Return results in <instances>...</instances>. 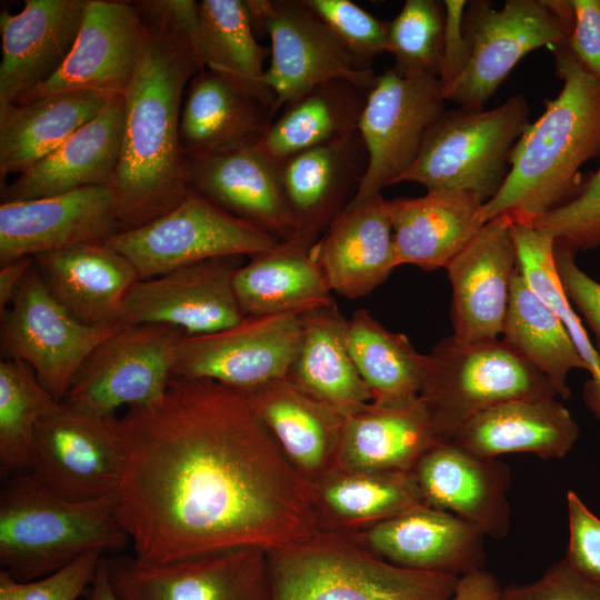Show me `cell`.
<instances>
[{
    "label": "cell",
    "instance_id": "cell-1",
    "mask_svg": "<svg viewBox=\"0 0 600 600\" xmlns=\"http://www.w3.org/2000/svg\"><path fill=\"white\" fill-rule=\"evenodd\" d=\"M118 430L116 511L140 560L268 551L319 531L312 484L240 389L173 377L160 398L118 417Z\"/></svg>",
    "mask_w": 600,
    "mask_h": 600
},
{
    "label": "cell",
    "instance_id": "cell-2",
    "mask_svg": "<svg viewBox=\"0 0 600 600\" xmlns=\"http://www.w3.org/2000/svg\"><path fill=\"white\" fill-rule=\"evenodd\" d=\"M143 19L144 39L122 96L121 149L109 184L121 231L163 216L189 191L180 116L187 87L202 71L181 36Z\"/></svg>",
    "mask_w": 600,
    "mask_h": 600
},
{
    "label": "cell",
    "instance_id": "cell-3",
    "mask_svg": "<svg viewBox=\"0 0 600 600\" xmlns=\"http://www.w3.org/2000/svg\"><path fill=\"white\" fill-rule=\"evenodd\" d=\"M552 51L562 88L513 146L501 188L482 206L484 223L530 221L567 203L582 187L581 167L600 156V82L567 44Z\"/></svg>",
    "mask_w": 600,
    "mask_h": 600
},
{
    "label": "cell",
    "instance_id": "cell-4",
    "mask_svg": "<svg viewBox=\"0 0 600 600\" xmlns=\"http://www.w3.org/2000/svg\"><path fill=\"white\" fill-rule=\"evenodd\" d=\"M129 544L116 494L69 500L30 472L11 477L1 490L0 563L18 580L43 578L88 552L119 554Z\"/></svg>",
    "mask_w": 600,
    "mask_h": 600
},
{
    "label": "cell",
    "instance_id": "cell-5",
    "mask_svg": "<svg viewBox=\"0 0 600 600\" xmlns=\"http://www.w3.org/2000/svg\"><path fill=\"white\" fill-rule=\"evenodd\" d=\"M272 600H449L459 577L392 564L349 533L267 551Z\"/></svg>",
    "mask_w": 600,
    "mask_h": 600
},
{
    "label": "cell",
    "instance_id": "cell-6",
    "mask_svg": "<svg viewBox=\"0 0 600 600\" xmlns=\"http://www.w3.org/2000/svg\"><path fill=\"white\" fill-rule=\"evenodd\" d=\"M557 398L546 377L503 339L451 336L426 354L419 392L438 442H451L480 412L517 399Z\"/></svg>",
    "mask_w": 600,
    "mask_h": 600
},
{
    "label": "cell",
    "instance_id": "cell-7",
    "mask_svg": "<svg viewBox=\"0 0 600 600\" xmlns=\"http://www.w3.org/2000/svg\"><path fill=\"white\" fill-rule=\"evenodd\" d=\"M528 124L522 94L489 110H444L396 183L414 182L427 191H466L486 203L501 188L511 150Z\"/></svg>",
    "mask_w": 600,
    "mask_h": 600
},
{
    "label": "cell",
    "instance_id": "cell-8",
    "mask_svg": "<svg viewBox=\"0 0 600 600\" xmlns=\"http://www.w3.org/2000/svg\"><path fill=\"white\" fill-rule=\"evenodd\" d=\"M572 26L570 0H508L501 9L488 1L468 3L470 57L444 101L482 110L523 57L542 47L567 44Z\"/></svg>",
    "mask_w": 600,
    "mask_h": 600
},
{
    "label": "cell",
    "instance_id": "cell-9",
    "mask_svg": "<svg viewBox=\"0 0 600 600\" xmlns=\"http://www.w3.org/2000/svg\"><path fill=\"white\" fill-rule=\"evenodd\" d=\"M104 241L146 280L209 259L252 257L281 240L189 190L169 212Z\"/></svg>",
    "mask_w": 600,
    "mask_h": 600
},
{
    "label": "cell",
    "instance_id": "cell-10",
    "mask_svg": "<svg viewBox=\"0 0 600 600\" xmlns=\"http://www.w3.org/2000/svg\"><path fill=\"white\" fill-rule=\"evenodd\" d=\"M253 27L270 39L264 84L272 113L317 84L346 80L370 90L378 74L357 60L303 1H244Z\"/></svg>",
    "mask_w": 600,
    "mask_h": 600
},
{
    "label": "cell",
    "instance_id": "cell-11",
    "mask_svg": "<svg viewBox=\"0 0 600 600\" xmlns=\"http://www.w3.org/2000/svg\"><path fill=\"white\" fill-rule=\"evenodd\" d=\"M438 76L378 74L369 90L358 132L367 164L348 206L359 204L394 184L414 162L429 129L444 112Z\"/></svg>",
    "mask_w": 600,
    "mask_h": 600
},
{
    "label": "cell",
    "instance_id": "cell-12",
    "mask_svg": "<svg viewBox=\"0 0 600 600\" xmlns=\"http://www.w3.org/2000/svg\"><path fill=\"white\" fill-rule=\"evenodd\" d=\"M186 333L159 323L127 324L87 357L62 400L98 416L160 398L171 379L178 344Z\"/></svg>",
    "mask_w": 600,
    "mask_h": 600
},
{
    "label": "cell",
    "instance_id": "cell-13",
    "mask_svg": "<svg viewBox=\"0 0 600 600\" xmlns=\"http://www.w3.org/2000/svg\"><path fill=\"white\" fill-rule=\"evenodd\" d=\"M123 326H90L77 320L49 292L33 262L1 316V352L4 359L27 363L41 384L62 401L90 352Z\"/></svg>",
    "mask_w": 600,
    "mask_h": 600
},
{
    "label": "cell",
    "instance_id": "cell-14",
    "mask_svg": "<svg viewBox=\"0 0 600 600\" xmlns=\"http://www.w3.org/2000/svg\"><path fill=\"white\" fill-rule=\"evenodd\" d=\"M117 416H98L63 401L39 421L30 473L73 501L114 496L123 473Z\"/></svg>",
    "mask_w": 600,
    "mask_h": 600
},
{
    "label": "cell",
    "instance_id": "cell-15",
    "mask_svg": "<svg viewBox=\"0 0 600 600\" xmlns=\"http://www.w3.org/2000/svg\"><path fill=\"white\" fill-rule=\"evenodd\" d=\"M119 600H272L267 551L237 548L151 563L134 554L104 557Z\"/></svg>",
    "mask_w": 600,
    "mask_h": 600
},
{
    "label": "cell",
    "instance_id": "cell-16",
    "mask_svg": "<svg viewBox=\"0 0 600 600\" xmlns=\"http://www.w3.org/2000/svg\"><path fill=\"white\" fill-rule=\"evenodd\" d=\"M301 334V314L246 316L216 332L184 334L173 377L213 380L240 390L286 378Z\"/></svg>",
    "mask_w": 600,
    "mask_h": 600
},
{
    "label": "cell",
    "instance_id": "cell-17",
    "mask_svg": "<svg viewBox=\"0 0 600 600\" xmlns=\"http://www.w3.org/2000/svg\"><path fill=\"white\" fill-rule=\"evenodd\" d=\"M240 261L241 257L214 258L138 280L126 298L120 322L167 324L189 336L240 322L246 316L233 287Z\"/></svg>",
    "mask_w": 600,
    "mask_h": 600
},
{
    "label": "cell",
    "instance_id": "cell-18",
    "mask_svg": "<svg viewBox=\"0 0 600 600\" xmlns=\"http://www.w3.org/2000/svg\"><path fill=\"white\" fill-rule=\"evenodd\" d=\"M512 219L487 221L447 266L452 290L451 337L461 343L499 339L518 272Z\"/></svg>",
    "mask_w": 600,
    "mask_h": 600
},
{
    "label": "cell",
    "instance_id": "cell-19",
    "mask_svg": "<svg viewBox=\"0 0 600 600\" xmlns=\"http://www.w3.org/2000/svg\"><path fill=\"white\" fill-rule=\"evenodd\" d=\"M144 33L146 21L133 2L87 0L69 57L49 80L21 100L68 91L123 96L134 73Z\"/></svg>",
    "mask_w": 600,
    "mask_h": 600
},
{
    "label": "cell",
    "instance_id": "cell-20",
    "mask_svg": "<svg viewBox=\"0 0 600 600\" xmlns=\"http://www.w3.org/2000/svg\"><path fill=\"white\" fill-rule=\"evenodd\" d=\"M107 186L0 204V263L104 241L120 232Z\"/></svg>",
    "mask_w": 600,
    "mask_h": 600
},
{
    "label": "cell",
    "instance_id": "cell-21",
    "mask_svg": "<svg viewBox=\"0 0 600 600\" xmlns=\"http://www.w3.org/2000/svg\"><path fill=\"white\" fill-rule=\"evenodd\" d=\"M412 473L426 506L451 512L484 536L501 538L510 524L509 468L454 442H437Z\"/></svg>",
    "mask_w": 600,
    "mask_h": 600
},
{
    "label": "cell",
    "instance_id": "cell-22",
    "mask_svg": "<svg viewBox=\"0 0 600 600\" xmlns=\"http://www.w3.org/2000/svg\"><path fill=\"white\" fill-rule=\"evenodd\" d=\"M86 4L87 0H26L20 12H1L0 109L31 93L62 67Z\"/></svg>",
    "mask_w": 600,
    "mask_h": 600
},
{
    "label": "cell",
    "instance_id": "cell-23",
    "mask_svg": "<svg viewBox=\"0 0 600 600\" xmlns=\"http://www.w3.org/2000/svg\"><path fill=\"white\" fill-rule=\"evenodd\" d=\"M351 536L381 559L411 570L461 577L484 562V534L477 527L426 504Z\"/></svg>",
    "mask_w": 600,
    "mask_h": 600
},
{
    "label": "cell",
    "instance_id": "cell-24",
    "mask_svg": "<svg viewBox=\"0 0 600 600\" xmlns=\"http://www.w3.org/2000/svg\"><path fill=\"white\" fill-rule=\"evenodd\" d=\"M367 153L359 132L297 153L278 164L290 209L292 241L312 247L353 198ZM291 241V240H290Z\"/></svg>",
    "mask_w": 600,
    "mask_h": 600
},
{
    "label": "cell",
    "instance_id": "cell-25",
    "mask_svg": "<svg viewBox=\"0 0 600 600\" xmlns=\"http://www.w3.org/2000/svg\"><path fill=\"white\" fill-rule=\"evenodd\" d=\"M188 189L281 241L293 240L294 223L279 167L256 143L187 160Z\"/></svg>",
    "mask_w": 600,
    "mask_h": 600
},
{
    "label": "cell",
    "instance_id": "cell-26",
    "mask_svg": "<svg viewBox=\"0 0 600 600\" xmlns=\"http://www.w3.org/2000/svg\"><path fill=\"white\" fill-rule=\"evenodd\" d=\"M311 254L332 292L350 300L372 292L398 267L387 200L379 193L347 206Z\"/></svg>",
    "mask_w": 600,
    "mask_h": 600
},
{
    "label": "cell",
    "instance_id": "cell-27",
    "mask_svg": "<svg viewBox=\"0 0 600 600\" xmlns=\"http://www.w3.org/2000/svg\"><path fill=\"white\" fill-rule=\"evenodd\" d=\"M241 391L282 452L311 484L338 467L344 416L287 378Z\"/></svg>",
    "mask_w": 600,
    "mask_h": 600
},
{
    "label": "cell",
    "instance_id": "cell-28",
    "mask_svg": "<svg viewBox=\"0 0 600 600\" xmlns=\"http://www.w3.org/2000/svg\"><path fill=\"white\" fill-rule=\"evenodd\" d=\"M123 114V97L112 96L91 121L7 184L1 202L109 187L120 156Z\"/></svg>",
    "mask_w": 600,
    "mask_h": 600
},
{
    "label": "cell",
    "instance_id": "cell-29",
    "mask_svg": "<svg viewBox=\"0 0 600 600\" xmlns=\"http://www.w3.org/2000/svg\"><path fill=\"white\" fill-rule=\"evenodd\" d=\"M33 260L53 298L90 326L120 322L126 298L139 280L133 264L106 241L40 253Z\"/></svg>",
    "mask_w": 600,
    "mask_h": 600
},
{
    "label": "cell",
    "instance_id": "cell-30",
    "mask_svg": "<svg viewBox=\"0 0 600 600\" xmlns=\"http://www.w3.org/2000/svg\"><path fill=\"white\" fill-rule=\"evenodd\" d=\"M398 266L447 268L483 227V203L460 190L387 200Z\"/></svg>",
    "mask_w": 600,
    "mask_h": 600
},
{
    "label": "cell",
    "instance_id": "cell-31",
    "mask_svg": "<svg viewBox=\"0 0 600 600\" xmlns=\"http://www.w3.org/2000/svg\"><path fill=\"white\" fill-rule=\"evenodd\" d=\"M271 110L224 77L204 69L189 82L180 116L187 160L256 143L272 122Z\"/></svg>",
    "mask_w": 600,
    "mask_h": 600
},
{
    "label": "cell",
    "instance_id": "cell-32",
    "mask_svg": "<svg viewBox=\"0 0 600 600\" xmlns=\"http://www.w3.org/2000/svg\"><path fill=\"white\" fill-rule=\"evenodd\" d=\"M579 437V426L556 398L517 399L489 408L469 420L451 442L487 458L528 452L562 458Z\"/></svg>",
    "mask_w": 600,
    "mask_h": 600
},
{
    "label": "cell",
    "instance_id": "cell-33",
    "mask_svg": "<svg viewBox=\"0 0 600 600\" xmlns=\"http://www.w3.org/2000/svg\"><path fill=\"white\" fill-rule=\"evenodd\" d=\"M437 442L419 397L396 404L370 401L346 418L338 467L412 471Z\"/></svg>",
    "mask_w": 600,
    "mask_h": 600
},
{
    "label": "cell",
    "instance_id": "cell-34",
    "mask_svg": "<svg viewBox=\"0 0 600 600\" xmlns=\"http://www.w3.org/2000/svg\"><path fill=\"white\" fill-rule=\"evenodd\" d=\"M302 334L287 379L346 418L372 400L347 346L336 302L301 313Z\"/></svg>",
    "mask_w": 600,
    "mask_h": 600
},
{
    "label": "cell",
    "instance_id": "cell-35",
    "mask_svg": "<svg viewBox=\"0 0 600 600\" xmlns=\"http://www.w3.org/2000/svg\"><path fill=\"white\" fill-rule=\"evenodd\" d=\"M312 491L319 531L353 534L424 504L412 471L337 467Z\"/></svg>",
    "mask_w": 600,
    "mask_h": 600
},
{
    "label": "cell",
    "instance_id": "cell-36",
    "mask_svg": "<svg viewBox=\"0 0 600 600\" xmlns=\"http://www.w3.org/2000/svg\"><path fill=\"white\" fill-rule=\"evenodd\" d=\"M233 287L244 316L301 314L334 302L311 248L292 240L250 257Z\"/></svg>",
    "mask_w": 600,
    "mask_h": 600
},
{
    "label": "cell",
    "instance_id": "cell-37",
    "mask_svg": "<svg viewBox=\"0 0 600 600\" xmlns=\"http://www.w3.org/2000/svg\"><path fill=\"white\" fill-rule=\"evenodd\" d=\"M110 96L68 91L0 109V176L20 174L91 121Z\"/></svg>",
    "mask_w": 600,
    "mask_h": 600
},
{
    "label": "cell",
    "instance_id": "cell-38",
    "mask_svg": "<svg viewBox=\"0 0 600 600\" xmlns=\"http://www.w3.org/2000/svg\"><path fill=\"white\" fill-rule=\"evenodd\" d=\"M368 92L346 80L317 84L284 106L256 147L279 164L308 149L352 136Z\"/></svg>",
    "mask_w": 600,
    "mask_h": 600
},
{
    "label": "cell",
    "instance_id": "cell-39",
    "mask_svg": "<svg viewBox=\"0 0 600 600\" xmlns=\"http://www.w3.org/2000/svg\"><path fill=\"white\" fill-rule=\"evenodd\" d=\"M199 13L197 61L200 68L230 80L272 112L273 98L264 84V61L270 49L257 41L246 2L203 0L199 2Z\"/></svg>",
    "mask_w": 600,
    "mask_h": 600
},
{
    "label": "cell",
    "instance_id": "cell-40",
    "mask_svg": "<svg viewBox=\"0 0 600 600\" xmlns=\"http://www.w3.org/2000/svg\"><path fill=\"white\" fill-rule=\"evenodd\" d=\"M502 339L548 380L556 397L570 396L568 377L586 370L562 319L517 272L502 328Z\"/></svg>",
    "mask_w": 600,
    "mask_h": 600
},
{
    "label": "cell",
    "instance_id": "cell-41",
    "mask_svg": "<svg viewBox=\"0 0 600 600\" xmlns=\"http://www.w3.org/2000/svg\"><path fill=\"white\" fill-rule=\"evenodd\" d=\"M347 346L371 401L396 404L419 397L426 354L407 336L386 329L369 311L359 309L347 320Z\"/></svg>",
    "mask_w": 600,
    "mask_h": 600
},
{
    "label": "cell",
    "instance_id": "cell-42",
    "mask_svg": "<svg viewBox=\"0 0 600 600\" xmlns=\"http://www.w3.org/2000/svg\"><path fill=\"white\" fill-rule=\"evenodd\" d=\"M57 400L24 362H0V469L2 478L31 471L33 441L41 418Z\"/></svg>",
    "mask_w": 600,
    "mask_h": 600
},
{
    "label": "cell",
    "instance_id": "cell-43",
    "mask_svg": "<svg viewBox=\"0 0 600 600\" xmlns=\"http://www.w3.org/2000/svg\"><path fill=\"white\" fill-rule=\"evenodd\" d=\"M443 6L434 0H407L388 22V50L402 74L438 76L443 37Z\"/></svg>",
    "mask_w": 600,
    "mask_h": 600
},
{
    "label": "cell",
    "instance_id": "cell-44",
    "mask_svg": "<svg viewBox=\"0 0 600 600\" xmlns=\"http://www.w3.org/2000/svg\"><path fill=\"white\" fill-rule=\"evenodd\" d=\"M361 63L388 50V22L381 21L350 0H303Z\"/></svg>",
    "mask_w": 600,
    "mask_h": 600
},
{
    "label": "cell",
    "instance_id": "cell-45",
    "mask_svg": "<svg viewBox=\"0 0 600 600\" xmlns=\"http://www.w3.org/2000/svg\"><path fill=\"white\" fill-rule=\"evenodd\" d=\"M578 250L600 246V167L567 203L526 221Z\"/></svg>",
    "mask_w": 600,
    "mask_h": 600
},
{
    "label": "cell",
    "instance_id": "cell-46",
    "mask_svg": "<svg viewBox=\"0 0 600 600\" xmlns=\"http://www.w3.org/2000/svg\"><path fill=\"white\" fill-rule=\"evenodd\" d=\"M104 554L88 552L67 567L30 581L0 571V600H79L92 583Z\"/></svg>",
    "mask_w": 600,
    "mask_h": 600
},
{
    "label": "cell",
    "instance_id": "cell-47",
    "mask_svg": "<svg viewBox=\"0 0 600 600\" xmlns=\"http://www.w3.org/2000/svg\"><path fill=\"white\" fill-rule=\"evenodd\" d=\"M501 600H600V584L562 559L531 583L502 588Z\"/></svg>",
    "mask_w": 600,
    "mask_h": 600
},
{
    "label": "cell",
    "instance_id": "cell-48",
    "mask_svg": "<svg viewBox=\"0 0 600 600\" xmlns=\"http://www.w3.org/2000/svg\"><path fill=\"white\" fill-rule=\"evenodd\" d=\"M569 541L566 560L586 579L600 584V519L573 491L567 493Z\"/></svg>",
    "mask_w": 600,
    "mask_h": 600
},
{
    "label": "cell",
    "instance_id": "cell-49",
    "mask_svg": "<svg viewBox=\"0 0 600 600\" xmlns=\"http://www.w3.org/2000/svg\"><path fill=\"white\" fill-rule=\"evenodd\" d=\"M576 250L554 241V262L563 291L596 339L600 353V282L576 263Z\"/></svg>",
    "mask_w": 600,
    "mask_h": 600
},
{
    "label": "cell",
    "instance_id": "cell-50",
    "mask_svg": "<svg viewBox=\"0 0 600 600\" xmlns=\"http://www.w3.org/2000/svg\"><path fill=\"white\" fill-rule=\"evenodd\" d=\"M464 0L442 1L444 23L438 79L443 96L463 72L470 57V39L464 27Z\"/></svg>",
    "mask_w": 600,
    "mask_h": 600
},
{
    "label": "cell",
    "instance_id": "cell-51",
    "mask_svg": "<svg viewBox=\"0 0 600 600\" xmlns=\"http://www.w3.org/2000/svg\"><path fill=\"white\" fill-rule=\"evenodd\" d=\"M570 3L573 26L567 46L600 82V0H570Z\"/></svg>",
    "mask_w": 600,
    "mask_h": 600
},
{
    "label": "cell",
    "instance_id": "cell-52",
    "mask_svg": "<svg viewBox=\"0 0 600 600\" xmlns=\"http://www.w3.org/2000/svg\"><path fill=\"white\" fill-rule=\"evenodd\" d=\"M502 588L498 579L484 569L459 577L449 600H501Z\"/></svg>",
    "mask_w": 600,
    "mask_h": 600
},
{
    "label": "cell",
    "instance_id": "cell-53",
    "mask_svg": "<svg viewBox=\"0 0 600 600\" xmlns=\"http://www.w3.org/2000/svg\"><path fill=\"white\" fill-rule=\"evenodd\" d=\"M32 257H22L0 263V314L2 316L12 302L22 280L33 266Z\"/></svg>",
    "mask_w": 600,
    "mask_h": 600
},
{
    "label": "cell",
    "instance_id": "cell-54",
    "mask_svg": "<svg viewBox=\"0 0 600 600\" xmlns=\"http://www.w3.org/2000/svg\"><path fill=\"white\" fill-rule=\"evenodd\" d=\"M104 557L99 564L97 574L88 588L83 600H119L109 581Z\"/></svg>",
    "mask_w": 600,
    "mask_h": 600
}]
</instances>
